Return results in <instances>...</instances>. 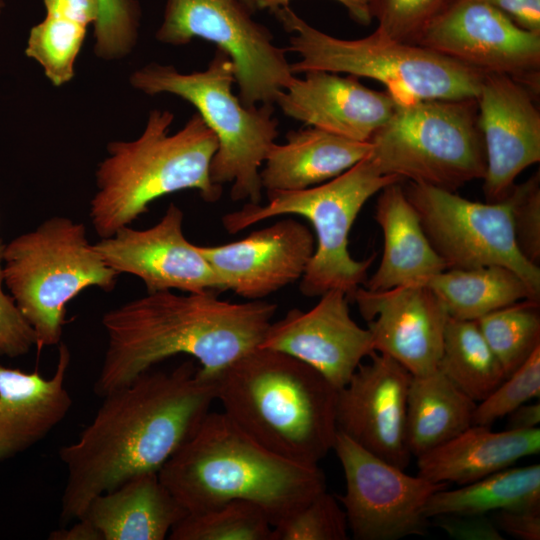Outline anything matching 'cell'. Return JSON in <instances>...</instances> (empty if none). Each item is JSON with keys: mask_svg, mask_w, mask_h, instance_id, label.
<instances>
[{"mask_svg": "<svg viewBox=\"0 0 540 540\" xmlns=\"http://www.w3.org/2000/svg\"><path fill=\"white\" fill-rule=\"evenodd\" d=\"M102 398L77 440L58 452L67 473L64 526L83 516L97 495L135 475L158 473L210 412L216 386L190 360L171 371L144 372Z\"/></svg>", "mask_w": 540, "mask_h": 540, "instance_id": "6da1fadb", "label": "cell"}, {"mask_svg": "<svg viewBox=\"0 0 540 540\" xmlns=\"http://www.w3.org/2000/svg\"><path fill=\"white\" fill-rule=\"evenodd\" d=\"M276 310L265 300H221L214 291H159L126 302L102 316L107 347L93 391L104 397L177 354L214 377L259 346Z\"/></svg>", "mask_w": 540, "mask_h": 540, "instance_id": "7a4b0ae2", "label": "cell"}, {"mask_svg": "<svg viewBox=\"0 0 540 540\" xmlns=\"http://www.w3.org/2000/svg\"><path fill=\"white\" fill-rule=\"evenodd\" d=\"M158 475L187 513L243 500L258 505L272 527L326 490L318 465L268 451L223 412H209Z\"/></svg>", "mask_w": 540, "mask_h": 540, "instance_id": "3957f363", "label": "cell"}, {"mask_svg": "<svg viewBox=\"0 0 540 540\" xmlns=\"http://www.w3.org/2000/svg\"><path fill=\"white\" fill-rule=\"evenodd\" d=\"M214 381L223 413L268 451L318 465L333 449L338 390L309 365L256 347L216 374Z\"/></svg>", "mask_w": 540, "mask_h": 540, "instance_id": "277c9868", "label": "cell"}, {"mask_svg": "<svg viewBox=\"0 0 540 540\" xmlns=\"http://www.w3.org/2000/svg\"><path fill=\"white\" fill-rule=\"evenodd\" d=\"M173 119L170 111L154 109L137 139L108 144V156L95 173L96 192L89 208L100 239L130 226L153 201L167 194L193 189L206 202L220 199L222 186L210 176L218 148L215 134L198 113L170 134Z\"/></svg>", "mask_w": 540, "mask_h": 540, "instance_id": "5b68a950", "label": "cell"}, {"mask_svg": "<svg viewBox=\"0 0 540 540\" xmlns=\"http://www.w3.org/2000/svg\"><path fill=\"white\" fill-rule=\"evenodd\" d=\"M274 14L292 34L286 50L300 57L291 64L293 74L327 71L371 78L402 106L479 93L484 74L424 46L392 40L377 30L361 39H339L312 27L288 6Z\"/></svg>", "mask_w": 540, "mask_h": 540, "instance_id": "8992f818", "label": "cell"}, {"mask_svg": "<svg viewBox=\"0 0 540 540\" xmlns=\"http://www.w3.org/2000/svg\"><path fill=\"white\" fill-rule=\"evenodd\" d=\"M402 180L383 174L368 155L322 184L302 190L267 191L266 204L248 202L241 209L226 213L222 225L228 233L235 234L275 216L294 214L306 218L312 224L317 243L300 279V292L316 297L340 290L349 299L365 284L375 259V253L364 260L351 256L348 238L352 225L374 194Z\"/></svg>", "mask_w": 540, "mask_h": 540, "instance_id": "52a82bcc", "label": "cell"}, {"mask_svg": "<svg viewBox=\"0 0 540 540\" xmlns=\"http://www.w3.org/2000/svg\"><path fill=\"white\" fill-rule=\"evenodd\" d=\"M234 82L233 63L218 48L203 71L185 74L152 63L130 77L131 85L145 94L170 93L191 103L217 138L211 180L220 186L232 183L233 201L258 204L263 189L260 170L278 136V121L273 105H244L232 91Z\"/></svg>", "mask_w": 540, "mask_h": 540, "instance_id": "ba28073f", "label": "cell"}, {"mask_svg": "<svg viewBox=\"0 0 540 540\" xmlns=\"http://www.w3.org/2000/svg\"><path fill=\"white\" fill-rule=\"evenodd\" d=\"M119 275L90 244L86 226L65 216L44 220L4 248V284L32 327L38 352L61 342L73 298L89 287L110 292Z\"/></svg>", "mask_w": 540, "mask_h": 540, "instance_id": "9c48e42d", "label": "cell"}, {"mask_svg": "<svg viewBox=\"0 0 540 540\" xmlns=\"http://www.w3.org/2000/svg\"><path fill=\"white\" fill-rule=\"evenodd\" d=\"M477 115L476 98L396 104L370 138L369 157L383 174L456 192L486 173Z\"/></svg>", "mask_w": 540, "mask_h": 540, "instance_id": "30bf717a", "label": "cell"}, {"mask_svg": "<svg viewBox=\"0 0 540 540\" xmlns=\"http://www.w3.org/2000/svg\"><path fill=\"white\" fill-rule=\"evenodd\" d=\"M253 14L241 0H167L156 38L170 45L194 38L214 43L233 63L241 102L273 105L295 74L286 49Z\"/></svg>", "mask_w": 540, "mask_h": 540, "instance_id": "8fae6325", "label": "cell"}, {"mask_svg": "<svg viewBox=\"0 0 540 540\" xmlns=\"http://www.w3.org/2000/svg\"><path fill=\"white\" fill-rule=\"evenodd\" d=\"M403 189L447 269L503 266L514 271L540 300V268L516 245L508 196L499 202L481 203L413 182Z\"/></svg>", "mask_w": 540, "mask_h": 540, "instance_id": "7c38bea8", "label": "cell"}, {"mask_svg": "<svg viewBox=\"0 0 540 540\" xmlns=\"http://www.w3.org/2000/svg\"><path fill=\"white\" fill-rule=\"evenodd\" d=\"M332 450L346 481L345 493L336 497L354 539L397 540L426 534V503L449 484L408 475L338 430Z\"/></svg>", "mask_w": 540, "mask_h": 540, "instance_id": "4fadbf2b", "label": "cell"}, {"mask_svg": "<svg viewBox=\"0 0 540 540\" xmlns=\"http://www.w3.org/2000/svg\"><path fill=\"white\" fill-rule=\"evenodd\" d=\"M418 45L482 74H503L534 94L540 87V33L520 28L488 0H457Z\"/></svg>", "mask_w": 540, "mask_h": 540, "instance_id": "5bb4252c", "label": "cell"}, {"mask_svg": "<svg viewBox=\"0 0 540 540\" xmlns=\"http://www.w3.org/2000/svg\"><path fill=\"white\" fill-rule=\"evenodd\" d=\"M183 211L170 203L162 218L147 229L124 226L93 248L119 274L138 277L147 293L179 290L185 293L222 292V286L197 245L183 232Z\"/></svg>", "mask_w": 540, "mask_h": 540, "instance_id": "9a60e30c", "label": "cell"}, {"mask_svg": "<svg viewBox=\"0 0 540 540\" xmlns=\"http://www.w3.org/2000/svg\"><path fill=\"white\" fill-rule=\"evenodd\" d=\"M338 390V431L386 462L405 470L407 398L412 374L388 355L373 352Z\"/></svg>", "mask_w": 540, "mask_h": 540, "instance_id": "2e32d148", "label": "cell"}, {"mask_svg": "<svg viewBox=\"0 0 540 540\" xmlns=\"http://www.w3.org/2000/svg\"><path fill=\"white\" fill-rule=\"evenodd\" d=\"M258 347L300 360L337 390L374 352L370 331L353 320L348 297L340 290L327 291L308 311L293 308L280 320L272 321Z\"/></svg>", "mask_w": 540, "mask_h": 540, "instance_id": "e0dca14e", "label": "cell"}, {"mask_svg": "<svg viewBox=\"0 0 540 540\" xmlns=\"http://www.w3.org/2000/svg\"><path fill=\"white\" fill-rule=\"evenodd\" d=\"M535 95L503 74H484L476 97L486 152V202L505 199L516 178L540 161V114Z\"/></svg>", "mask_w": 540, "mask_h": 540, "instance_id": "ac0fdd59", "label": "cell"}, {"mask_svg": "<svg viewBox=\"0 0 540 540\" xmlns=\"http://www.w3.org/2000/svg\"><path fill=\"white\" fill-rule=\"evenodd\" d=\"M368 323L375 352L393 358L413 376L438 369L449 314L425 284L372 291L359 287L352 296Z\"/></svg>", "mask_w": 540, "mask_h": 540, "instance_id": "d6986e66", "label": "cell"}, {"mask_svg": "<svg viewBox=\"0 0 540 540\" xmlns=\"http://www.w3.org/2000/svg\"><path fill=\"white\" fill-rule=\"evenodd\" d=\"M197 248L223 291L262 300L302 278L314 253L315 239L306 225L287 218L238 241Z\"/></svg>", "mask_w": 540, "mask_h": 540, "instance_id": "ffe728a7", "label": "cell"}, {"mask_svg": "<svg viewBox=\"0 0 540 540\" xmlns=\"http://www.w3.org/2000/svg\"><path fill=\"white\" fill-rule=\"evenodd\" d=\"M275 103L288 117L357 141H369L396 107L387 92L327 71L295 76Z\"/></svg>", "mask_w": 540, "mask_h": 540, "instance_id": "44dd1931", "label": "cell"}, {"mask_svg": "<svg viewBox=\"0 0 540 540\" xmlns=\"http://www.w3.org/2000/svg\"><path fill=\"white\" fill-rule=\"evenodd\" d=\"M70 362V350L60 342L50 378L38 369L26 372L0 364V462L30 449L65 419L72 406L65 386Z\"/></svg>", "mask_w": 540, "mask_h": 540, "instance_id": "7402d4cb", "label": "cell"}, {"mask_svg": "<svg viewBox=\"0 0 540 540\" xmlns=\"http://www.w3.org/2000/svg\"><path fill=\"white\" fill-rule=\"evenodd\" d=\"M539 427L495 432L471 425L447 442L417 457L418 475L434 483L465 485L518 460L539 454Z\"/></svg>", "mask_w": 540, "mask_h": 540, "instance_id": "603a6c76", "label": "cell"}, {"mask_svg": "<svg viewBox=\"0 0 540 540\" xmlns=\"http://www.w3.org/2000/svg\"><path fill=\"white\" fill-rule=\"evenodd\" d=\"M399 183L383 188L376 202L374 218L381 228L384 244L379 266L364 284L372 291L424 284L447 269Z\"/></svg>", "mask_w": 540, "mask_h": 540, "instance_id": "cb8c5ba5", "label": "cell"}, {"mask_svg": "<svg viewBox=\"0 0 540 540\" xmlns=\"http://www.w3.org/2000/svg\"><path fill=\"white\" fill-rule=\"evenodd\" d=\"M186 514L158 473L147 472L94 497L81 517L102 540H163Z\"/></svg>", "mask_w": 540, "mask_h": 540, "instance_id": "d4e9b609", "label": "cell"}, {"mask_svg": "<svg viewBox=\"0 0 540 540\" xmlns=\"http://www.w3.org/2000/svg\"><path fill=\"white\" fill-rule=\"evenodd\" d=\"M274 143L260 170L266 191L302 190L327 182L367 157L370 141H357L309 127L290 131Z\"/></svg>", "mask_w": 540, "mask_h": 540, "instance_id": "484cf974", "label": "cell"}, {"mask_svg": "<svg viewBox=\"0 0 540 540\" xmlns=\"http://www.w3.org/2000/svg\"><path fill=\"white\" fill-rule=\"evenodd\" d=\"M477 403L439 369L413 376L406 411V441L416 458L472 425Z\"/></svg>", "mask_w": 540, "mask_h": 540, "instance_id": "4316f807", "label": "cell"}, {"mask_svg": "<svg viewBox=\"0 0 540 540\" xmlns=\"http://www.w3.org/2000/svg\"><path fill=\"white\" fill-rule=\"evenodd\" d=\"M424 284L441 300L449 316L459 320L476 321L524 299L540 301L514 271L499 265L445 269Z\"/></svg>", "mask_w": 540, "mask_h": 540, "instance_id": "83f0119b", "label": "cell"}, {"mask_svg": "<svg viewBox=\"0 0 540 540\" xmlns=\"http://www.w3.org/2000/svg\"><path fill=\"white\" fill-rule=\"evenodd\" d=\"M46 16L29 34L25 54L37 61L54 86L74 77L87 27L98 16L97 0H43Z\"/></svg>", "mask_w": 540, "mask_h": 540, "instance_id": "f1b7e54d", "label": "cell"}, {"mask_svg": "<svg viewBox=\"0 0 540 540\" xmlns=\"http://www.w3.org/2000/svg\"><path fill=\"white\" fill-rule=\"evenodd\" d=\"M540 507V465L508 467L456 489L433 493L425 506L431 519L443 514H490L502 509Z\"/></svg>", "mask_w": 540, "mask_h": 540, "instance_id": "f546056e", "label": "cell"}, {"mask_svg": "<svg viewBox=\"0 0 540 540\" xmlns=\"http://www.w3.org/2000/svg\"><path fill=\"white\" fill-rule=\"evenodd\" d=\"M438 369L476 403L506 378L477 321L449 317Z\"/></svg>", "mask_w": 540, "mask_h": 540, "instance_id": "4dcf8cb0", "label": "cell"}, {"mask_svg": "<svg viewBox=\"0 0 540 540\" xmlns=\"http://www.w3.org/2000/svg\"><path fill=\"white\" fill-rule=\"evenodd\" d=\"M539 302L520 300L476 320L506 377L540 347Z\"/></svg>", "mask_w": 540, "mask_h": 540, "instance_id": "1f68e13d", "label": "cell"}, {"mask_svg": "<svg viewBox=\"0 0 540 540\" xmlns=\"http://www.w3.org/2000/svg\"><path fill=\"white\" fill-rule=\"evenodd\" d=\"M272 525L256 504L233 500L187 513L171 530V540H271Z\"/></svg>", "mask_w": 540, "mask_h": 540, "instance_id": "d6a6232c", "label": "cell"}, {"mask_svg": "<svg viewBox=\"0 0 540 540\" xmlns=\"http://www.w3.org/2000/svg\"><path fill=\"white\" fill-rule=\"evenodd\" d=\"M457 0H367L376 30L402 43L417 44Z\"/></svg>", "mask_w": 540, "mask_h": 540, "instance_id": "836d02e7", "label": "cell"}, {"mask_svg": "<svg viewBox=\"0 0 540 540\" xmlns=\"http://www.w3.org/2000/svg\"><path fill=\"white\" fill-rule=\"evenodd\" d=\"M347 518L336 496L326 490L272 527L271 540H346Z\"/></svg>", "mask_w": 540, "mask_h": 540, "instance_id": "e575fe53", "label": "cell"}, {"mask_svg": "<svg viewBox=\"0 0 540 540\" xmlns=\"http://www.w3.org/2000/svg\"><path fill=\"white\" fill-rule=\"evenodd\" d=\"M540 395V347L484 400L477 403L472 425L491 426Z\"/></svg>", "mask_w": 540, "mask_h": 540, "instance_id": "d590c367", "label": "cell"}, {"mask_svg": "<svg viewBox=\"0 0 540 540\" xmlns=\"http://www.w3.org/2000/svg\"><path fill=\"white\" fill-rule=\"evenodd\" d=\"M97 5L94 51L105 60L120 59L129 54L136 44L139 5L135 0H97Z\"/></svg>", "mask_w": 540, "mask_h": 540, "instance_id": "8d00e7d4", "label": "cell"}, {"mask_svg": "<svg viewBox=\"0 0 540 540\" xmlns=\"http://www.w3.org/2000/svg\"><path fill=\"white\" fill-rule=\"evenodd\" d=\"M516 245L531 263L540 261V176L515 184L508 195Z\"/></svg>", "mask_w": 540, "mask_h": 540, "instance_id": "74e56055", "label": "cell"}, {"mask_svg": "<svg viewBox=\"0 0 540 540\" xmlns=\"http://www.w3.org/2000/svg\"><path fill=\"white\" fill-rule=\"evenodd\" d=\"M5 245L0 238V357L17 358L28 354L36 346V336L12 296L3 291Z\"/></svg>", "mask_w": 540, "mask_h": 540, "instance_id": "f35d334b", "label": "cell"}, {"mask_svg": "<svg viewBox=\"0 0 540 540\" xmlns=\"http://www.w3.org/2000/svg\"><path fill=\"white\" fill-rule=\"evenodd\" d=\"M434 524L456 540H504L489 514H443Z\"/></svg>", "mask_w": 540, "mask_h": 540, "instance_id": "ab89813d", "label": "cell"}, {"mask_svg": "<svg viewBox=\"0 0 540 540\" xmlns=\"http://www.w3.org/2000/svg\"><path fill=\"white\" fill-rule=\"evenodd\" d=\"M489 516L501 533L520 540L540 539V507L502 509Z\"/></svg>", "mask_w": 540, "mask_h": 540, "instance_id": "60d3db41", "label": "cell"}, {"mask_svg": "<svg viewBox=\"0 0 540 540\" xmlns=\"http://www.w3.org/2000/svg\"><path fill=\"white\" fill-rule=\"evenodd\" d=\"M520 28L540 33V0H488Z\"/></svg>", "mask_w": 540, "mask_h": 540, "instance_id": "b9f144b4", "label": "cell"}, {"mask_svg": "<svg viewBox=\"0 0 540 540\" xmlns=\"http://www.w3.org/2000/svg\"><path fill=\"white\" fill-rule=\"evenodd\" d=\"M256 9H268L274 13L283 6H287L290 0H253ZM347 9L350 17L361 25H369L372 17L368 8L367 0H337Z\"/></svg>", "mask_w": 540, "mask_h": 540, "instance_id": "7bdbcfd3", "label": "cell"}, {"mask_svg": "<svg viewBox=\"0 0 540 540\" xmlns=\"http://www.w3.org/2000/svg\"><path fill=\"white\" fill-rule=\"evenodd\" d=\"M71 527L59 528L50 532V540H102L101 535L85 517L73 521Z\"/></svg>", "mask_w": 540, "mask_h": 540, "instance_id": "ee69618b", "label": "cell"}, {"mask_svg": "<svg viewBox=\"0 0 540 540\" xmlns=\"http://www.w3.org/2000/svg\"><path fill=\"white\" fill-rule=\"evenodd\" d=\"M507 417V429L527 430L537 428L540 423V404L539 402L524 403L511 411Z\"/></svg>", "mask_w": 540, "mask_h": 540, "instance_id": "f6af8a7d", "label": "cell"}, {"mask_svg": "<svg viewBox=\"0 0 540 540\" xmlns=\"http://www.w3.org/2000/svg\"><path fill=\"white\" fill-rule=\"evenodd\" d=\"M253 13L256 11V6L253 0H241Z\"/></svg>", "mask_w": 540, "mask_h": 540, "instance_id": "bcb514c9", "label": "cell"}, {"mask_svg": "<svg viewBox=\"0 0 540 540\" xmlns=\"http://www.w3.org/2000/svg\"><path fill=\"white\" fill-rule=\"evenodd\" d=\"M3 6H4V3H3L2 0H0V13H1V10H2Z\"/></svg>", "mask_w": 540, "mask_h": 540, "instance_id": "7dc6e473", "label": "cell"}]
</instances>
